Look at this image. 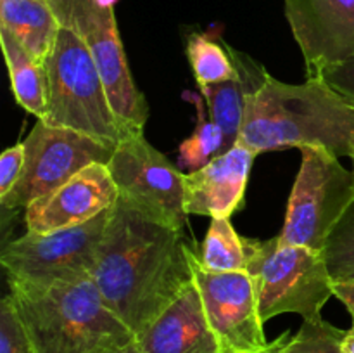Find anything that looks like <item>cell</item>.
<instances>
[{"instance_id":"e0dca14e","label":"cell","mask_w":354,"mask_h":353,"mask_svg":"<svg viewBox=\"0 0 354 353\" xmlns=\"http://www.w3.org/2000/svg\"><path fill=\"white\" fill-rule=\"evenodd\" d=\"M0 28L35 59L47 62L61 24L48 0H0Z\"/></svg>"},{"instance_id":"cb8c5ba5","label":"cell","mask_w":354,"mask_h":353,"mask_svg":"<svg viewBox=\"0 0 354 353\" xmlns=\"http://www.w3.org/2000/svg\"><path fill=\"white\" fill-rule=\"evenodd\" d=\"M0 353H35L10 294L0 303Z\"/></svg>"},{"instance_id":"ac0fdd59","label":"cell","mask_w":354,"mask_h":353,"mask_svg":"<svg viewBox=\"0 0 354 353\" xmlns=\"http://www.w3.org/2000/svg\"><path fill=\"white\" fill-rule=\"evenodd\" d=\"M0 45L9 71L10 90L17 104L41 120L48 107L47 66L45 62L35 59L12 35L2 28H0Z\"/></svg>"},{"instance_id":"ba28073f","label":"cell","mask_w":354,"mask_h":353,"mask_svg":"<svg viewBox=\"0 0 354 353\" xmlns=\"http://www.w3.org/2000/svg\"><path fill=\"white\" fill-rule=\"evenodd\" d=\"M301 168L287 204L280 242L324 249L354 197V173L324 147H301Z\"/></svg>"},{"instance_id":"7c38bea8","label":"cell","mask_w":354,"mask_h":353,"mask_svg":"<svg viewBox=\"0 0 354 353\" xmlns=\"http://www.w3.org/2000/svg\"><path fill=\"white\" fill-rule=\"evenodd\" d=\"M308 78L354 57V0H283Z\"/></svg>"},{"instance_id":"d4e9b609","label":"cell","mask_w":354,"mask_h":353,"mask_svg":"<svg viewBox=\"0 0 354 353\" xmlns=\"http://www.w3.org/2000/svg\"><path fill=\"white\" fill-rule=\"evenodd\" d=\"M24 161H26V149L23 142L10 145L2 152L0 156V199L6 197L21 179Z\"/></svg>"},{"instance_id":"83f0119b","label":"cell","mask_w":354,"mask_h":353,"mask_svg":"<svg viewBox=\"0 0 354 353\" xmlns=\"http://www.w3.org/2000/svg\"><path fill=\"white\" fill-rule=\"evenodd\" d=\"M93 353H145L144 350L140 348V345L137 343V339L124 346H114V348H102V350H97Z\"/></svg>"},{"instance_id":"5b68a950","label":"cell","mask_w":354,"mask_h":353,"mask_svg":"<svg viewBox=\"0 0 354 353\" xmlns=\"http://www.w3.org/2000/svg\"><path fill=\"white\" fill-rule=\"evenodd\" d=\"M244 244L263 322L282 314L304 320L322 317V308L334 296V280L320 249L283 244L279 235L268 241L244 237Z\"/></svg>"},{"instance_id":"603a6c76","label":"cell","mask_w":354,"mask_h":353,"mask_svg":"<svg viewBox=\"0 0 354 353\" xmlns=\"http://www.w3.org/2000/svg\"><path fill=\"white\" fill-rule=\"evenodd\" d=\"M346 331L322 317L304 320L299 331L289 336L283 353H342L341 343Z\"/></svg>"},{"instance_id":"9c48e42d","label":"cell","mask_w":354,"mask_h":353,"mask_svg":"<svg viewBox=\"0 0 354 353\" xmlns=\"http://www.w3.org/2000/svg\"><path fill=\"white\" fill-rule=\"evenodd\" d=\"M26 161L21 179L6 197V210L28 208L93 163L107 165L116 145L38 120L23 141Z\"/></svg>"},{"instance_id":"3957f363","label":"cell","mask_w":354,"mask_h":353,"mask_svg":"<svg viewBox=\"0 0 354 353\" xmlns=\"http://www.w3.org/2000/svg\"><path fill=\"white\" fill-rule=\"evenodd\" d=\"M9 294L35 353H93L135 341L93 279L45 289L14 287Z\"/></svg>"},{"instance_id":"9a60e30c","label":"cell","mask_w":354,"mask_h":353,"mask_svg":"<svg viewBox=\"0 0 354 353\" xmlns=\"http://www.w3.org/2000/svg\"><path fill=\"white\" fill-rule=\"evenodd\" d=\"M135 339L145 353H223L196 282Z\"/></svg>"},{"instance_id":"f1b7e54d","label":"cell","mask_w":354,"mask_h":353,"mask_svg":"<svg viewBox=\"0 0 354 353\" xmlns=\"http://www.w3.org/2000/svg\"><path fill=\"white\" fill-rule=\"evenodd\" d=\"M289 332H287V334H283V336H280L279 339H275V341H272L270 343L268 346H266L265 350H263V352H259V353H283V346H286V343H287V339H289Z\"/></svg>"},{"instance_id":"8992f818","label":"cell","mask_w":354,"mask_h":353,"mask_svg":"<svg viewBox=\"0 0 354 353\" xmlns=\"http://www.w3.org/2000/svg\"><path fill=\"white\" fill-rule=\"evenodd\" d=\"M113 208L76 227L26 232L3 246L0 263L10 289H45L92 279Z\"/></svg>"},{"instance_id":"ffe728a7","label":"cell","mask_w":354,"mask_h":353,"mask_svg":"<svg viewBox=\"0 0 354 353\" xmlns=\"http://www.w3.org/2000/svg\"><path fill=\"white\" fill-rule=\"evenodd\" d=\"M197 256L213 272H248L244 237L237 234L230 218H211Z\"/></svg>"},{"instance_id":"44dd1931","label":"cell","mask_w":354,"mask_h":353,"mask_svg":"<svg viewBox=\"0 0 354 353\" xmlns=\"http://www.w3.org/2000/svg\"><path fill=\"white\" fill-rule=\"evenodd\" d=\"M190 100L196 102L197 107V125L194 134L187 141L180 144L178 163L183 170L196 172L206 166L211 159L221 154L223 149V132L220 130L214 120L211 118L209 109H206L201 96H190Z\"/></svg>"},{"instance_id":"52a82bcc","label":"cell","mask_w":354,"mask_h":353,"mask_svg":"<svg viewBox=\"0 0 354 353\" xmlns=\"http://www.w3.org/2000/svg\"><path fill=\"white\" fill-rule=\"evenodd\" d=\"M116 0H48L59 24L85 44L99 68L114 113L130 135L144 134L149 104L128 68L114 16Z\"/></svg>"},{"instance_id":"f546056e","label":"cell","mask_w":354,"mask_h":353,"mask_svg":"<svg viewBox=\"0 0 354 353\" xmlns=\"http://www.w3.org/2000/svg\"><path fill=\"white\" fill-rule=\"evenodd\" d=\"M342 353H354V324L349 331H346L344 338H342L341 343Z\"/></svg>"},{"instance_id":"277c9868","label":"cell","mask_w":354,"mask_h":353,"mask_svg":"<svg viewBox=\"0 0 354 353\" xmlns=\"http://www.w3.org/2000/svg\"><path fill=\"white\" fill-rule=\"evenodd\" d=\"M48 107L41 121L118 145L130 137L111 104L88 48L68 28L59 30L47 57Z\"/></svg>"},{"instance_id":"2e32d148","label":"cell","mask_w":354,"mask_h":353,"mask_svg":"<svg viewBox=\"0 0 354 353\" xmlns=\"http://www.w3.org/2000/svg\"><path fill=\"white\" fill-rule=\"evenodd\" d=\"M228 51L237 68V75L228 82L199 89L211 118L223 132L225 142L221 154L230 151L241 141L249 99L265 85L266 78L270 76L265 66L254 61L251 55L235 51L230 45Z\"/></svg>"},{"instance_id":"8fae6325","label":"cell","mask_w":354,"mask_h":353,"mask_svg":"<svg viewBox=\"0 0 354 353\" xmlns=\"http://www.w3.org/2000/svg\"><path fill=\"white\" fill-rule=\"evenodd\" d=\"M194 282L207 322L223 353H259L270 345L259 314L254 280L248 272H213L189 246Z\"/></svg>"},{"instance_id":"7a4b0ae2","label":"cell","mask_w":354,"mask_h":353,"mask_svg":"<svg viewBox=\"0 0 354 353\" xmlns=\"http://www.w3.org/2000/svg\"><path fill=\"white\" fill-rule=\"evenodd\" d=\"M241 142L256 154L315 145L353 158L354 109L322 78L292 85L270 75L249 99Z\"/></svg>"},{"instance_id":"6da1fadb","label":"cell","mask_w":354,"mask_h":353,"mask_svg":"<svg viewBox=\"0 0 354 353\" xmlns=\"http://www.w3.org/2000/svg\"><path fill=\"white\" fill-rule=\"evenodd\" d=\"M183 232L151 220L123 197L114 204L92 279L137 338L194 282Z\"/></svg>"},{"instance_id":"484cf974","label":"cell","mask_w":354,"mask_h":353,"mask_svg":"<svg viewBox=\"0 0 354 353\" xmlns=\"http://www.w3.org/2000/svg\"><path fill=\"white\" fill-rule=\"evenodd\" d=\"M318 78L324 80L334 92H337L354 109V57L330 66Z\"/></svg>"},{"instance_id":"30bf717a","label":"cell","mask_w":354,"mask_h":353,"mask_svg":"<svg viewBox=\"0 0 354 353\" xmlns=\"http://www.w3.org/2000/svg\"><path fill=\"white\" fill-rule=\"evenodd\" d=\"M107 166L120 197L151 220L183 232L189 217L185 211V173L149 144L144 134L123 138Z\"/></svg>"},{"instance_id":"7402d4cb","label":"cell","mask_w":354,"mask_h":353,"mask_svg":"<svg viewBox=\"0 0 354 353\" xmlns=\"http://www.w3.org/2000/svg\"><path fill=\"white\" fill-rule=\"evenodd\" d=\"M322 253L334 282L354 280V197L328 234Z\"/></svg>"},{"instance_id":"4316f807","label":"cell","mask_w":354,"mask_h":353,"mask_svg":"<svg viewBox=\"0 0 354 353\" xmlns=\"http://www.w3.org/2000/svg\"><path fill=\"white\" fill-rule=\"evenodd\" d=\"M334 296L337 298L339 301H342V305L348 308L354 324V280H348V282H334Z\"/></svg>"},{"instance_id":"4fadbf2b","label":"cell","mask_w":354,"mask_h":353,"mask_svg":"<svg viewBox=\"0 0 354 353\" xmlns=\"http://www.w3.org/2000/svg\"><path fill=\"white\" fill-rule=\"evenodd\" d=\"M120 199V190L104 163H93L47 196L24 208L28 232L61 230L76 227L104 211L111 210Z\"/></svg>"},{"instance_id":"4dcf8cb0","label":"cell","mask_w":354,"mask_h":353,"mask_svg":"<svg viewBox=\"0 0 354 353\" xmlns=\"http://www.w3.org/2000/svg\"><path fill=\"white\" fill-rule=\"evenodd\" d=\"M351 161H353V173H354V156L351 158Z\"/></svg>"},{"instance_id":"5bb4252c","label":"cell","mask_w":354,"mask_h":353,"mask_svg":"<svg viewBox=\"0 0 354 353\" xmlns=\"http://www.w3.org/2000/svg\"><path fill=\"white\" fill-rule=\"evenodd\" d=\"M256 152L241 141L206 166L185 175V211L209 218H230L244 203Z\"/></svg>"},{"instance_id":"d6986e66","label":"cell","mask_w":354,"mask_h":353,"mask_svg":"<svg viewBox=\"0 0 354 353\" xmlns=\"http://www.w3.org/2000/svg\"><path fill=\"white\" fill-rule=\"evenodd\" d=\"M185 54L199 89L228 82L237 75L228 45L209 33H190Z\"/></svg>"}]
</instances>
